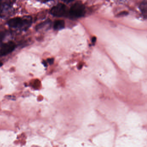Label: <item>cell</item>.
Returning a JSON list of instances; mask_svg holds the SVG:
<instances>
[{"label": "cell", "mask_w": 147, "mask_h": 147, "mask_svg": "<svg viewBox=\"0 0 147 147\" xmlns=\"http://www.w3.org/2000/svg\"><path fill=\"white\" fill-rule=\"evenodd\" d=\"M65 27V22L63 20H57L54 24V28L55 30H59L63 29Z\"/></svg>", "instance_id": "cell-6"}, {"label": "cell", "mask_w": 147, "mask_h": 147, "mask_svg": "<svg viewBox=\"0 0 147 147\" xmlns=\"http://www.w3.org/2000/svg\"><path fill=\"white\" fill-rule=\"evenodd\" d=\"M140 9L143 14V16L145 18H147V0H144L140 4Z\"/></svg>", "instance_id": "cell-5"}, {"label": "cell", "mask_w": 147, "mask_h": 147, "mask_svg": "<svg viewBox=\"0 0 147 147\" xmlns=\"http://www.w3.org/2000/svg\"><path fill=\"white\" fill-rule=\"evenodd\" d=\"M32 23V18L30 16L23 17H15L10 19L8 21L9 26L13 28H21L25 26H29Z\"/></svg>", "instance_id": "cell-1"}, {"label": "cell", "mask_w": 147, "mask_h": 147, "mask_svg": "<svg viewBox=\"0 0 147 147\" xmlns=\"http://www.w3.org/2000/svg\"><path fill=\"white\" fill-rule=\"evenodd\" d=\"M4 37V34L2 32H0V41Z\"/></svg>", "instance_id": "cell-11"}, {"label": "cell", "mask_w": 147, "mask_h": 147, "mask_svg": "<svg viewBox=\"0 0 147 147\" xmlns=\"http://www.w3.org/2000/svg\"><path fill=\"white\" fill-rule=\"evenodd\" d=\"M1 2H0V14H1V9L2 7H1Z\"/></svg>", "instance_id": "cell-14"}, {"label": "cell", "mask_w": 147, "mask_h": 147, "mask_svg": "<svg viewBox=\"0 0 147 147\" xmlns=\"http://www.w3.org/2000/svg\"><path fill=\"white\" fill-rule=\"evenodd\" d=\"M49 23V21L47 20L46 21L44 22H42V23H40L39 25H37L36 26V30H40V29H41V28H43L46 25H47V24Z\"/></svg>", "instance_id": "cell-7"}, {"label": "cell", "mask_w": 147, "mask_h": 147, "mask_svg": "<svg viewBox=\"0 0 147 147\" xmlns=\"http://www.w3.org/2000/svg\"><path fill=\"white\" fill-rule=\"evenodd\" d=\"M51 14L56 17H62L66 15L67 8L65 4L59 3L52 8L50 11Z\"/></svg>", "instance_id": "cell-3"}, {"label": "cell", "mask_w": 147, "mask_h": 147, "mask_svg": "<svg viewBox=\"0 0 147 147\" xmlns=\"http://www.w3.org/2000/svg\"><path fill=\"white\" fill-rule=\"evenodd\" d=\"M69 13L72 17L74 18L83 17L85 14V7L81 2H77L71 6Z\"/></svg>", "instance_id": "cell-2"}, {"label": "cell", "mask_w": 147, "mask_h": 147, "mask_svg": "<svg viewBox=\"0 0 147 147\" xmlns=\"http://www.w3.org/2000/svg\"><path fill=\"white\" fill-rule=\"evenodd\" d=\"M63 1H64L66 3H70V2L72 1H73V0H63Z\"/></svg>", "instance_id": "cell-12"}, {"label": "cell", "mask_w": 147, "mask_h": 147, "mask_svg": "<svg viewBox=\"0 0 147 147\" xmlns=\"http://www.w3.org/2000/svg\"><path fill=\"white\" fill-rule=\"evenodd\" d=\"M96 37H93L92 39V41L93 43H95L96 41Z\"/></svg>", "instance_id": "cell-13"}, {"label": "cell", "mask_w": 147, "mask_h": 147, "mask_svg": "<svg viewBox=\"0 0 147 147\" xmlns=\"http://www.w3.org/2000/svg\"><path fill=\"white\" fill-rule=\"evenodd\" d=\"M128 13V12H127V11H122V12L119 13L117 15V16H119V17H120V16H125L127 15Z\"/></svg>", "instance_id": "cell-8"}, {"label": "cell", "mask_w": 147, "mask_h": 147, "mask_svg": "<svg viewBox=\"0 0 147 147\" xmlns=\"http://www.w3.org/2000/svg\"><path fill=\"white\" fill-rule=\"evenodd\" d=\"M37 1H39L41 3H46L47 2L50 1L51 0H37Z\"/></svg>", "instance_id": "cell-9"}, {"label": "cell", "mask_w": 147, "mask_h": 147, "mask_svg": "<svg viewBox=\"0 0 147 147\" xmlns=\"http://www.w3.org/2000/svg\"><path fill=\"white\" fill-rule=\"evenodd\" d=\"M47 61L50 64H52L53 63L54 59H47Z\"/></svg>", "instance_id": "cell-10"}, {"label": "cell", "mask_w": 147, "mask_h": 147, "mask_svg": "<svg viewBox=\"0 0 147 147\" xmlns=\"http://www.w3.org/2000/svg\"><path fill=\"white\" fill-rule=\"evenodd\" d=\"M15 47V44L12 41L3 44L0 49V55L4 56L8 55L14 50Z\"/></svg>", "instance_id": "cell-4"}]
</instances>
